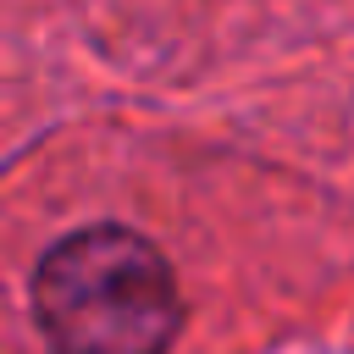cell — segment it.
<instances>
[{
    "instance_id": "6da1fadb",
    "label": "cell",
    "mask_w": 354,
    "mask_h": 354,
    "mask_svg": "<svg viewBox=\"0 0 354 354\" xmlns=\"http://www.w3.org/2000/svg\"><path fill=\"white\" fill-rule=\"evenodd\" d=\"M33 315L55 354H166L183 326V299L149 238L83 227L39 260Z\"/></svg>"
}]
</instances>
